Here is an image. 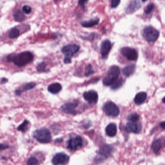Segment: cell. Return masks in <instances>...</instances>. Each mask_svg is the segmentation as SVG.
<instances>
[{"label": "cell", "instance_id": "obj_2", "mask_svg": "<svg viewBox=\"0 0 165 165\" xmlns=\"http://www.w3.org/2000/svg\"><path fill=\"white\" fill-rule=\"evenodd\" d=\"M120 74V69L118 66L114 65L111 66L103 80L104 85L106 86L112 85L118 80Z\"/></svg>", "mask_w": 165, "mask_h": 165}, {"label": "cell", "instance_id": "obj_30", "mask_svg": "<svg viewBox=\"0 0 165 165\" xmlns=\"http://www.w3.org/2000/svg\"><path fill=\"white\" fill-rule=\"evenodd\" d=\"M94 73V71L92 69V66L91 64H89L86 66V72H85V75L86 76H89L93 74Z\"/></svg>", "mask_w": 165, "mask_h": 165}, {"label": "cell", "instance_id": "obj_7", "mask_svg": "<svg viewBox=\"0 0 165 165\" xmlns=\"http://www.w3.org/2000/svg\"><path fill=\"white\" fill-rule=\"evenodd\" d=\"M120 53L123 56L129 61H135L137 60L138 58V54L137 50L131 47H124L121 48Z\"/></svg>", "mask_w": 165, "mask_h": 165}, {"label": "cell", "instance_id": "obj_6", "mask_svg": "<svg viewBox=\"0 0 165 165\" xmlns=\"http://www.w3.org/2000/svg\"><path fill=\"white\" fill-rule=\"evenodd\" d=\"M103 110L106 115L109 116L116 117L120 114V109L115 103L108 101L104 105Z\"/></svg>", "mask_w": 165, "mask_h": 165}, {"label": "cell", "instance_id": "obj_20", "mask_svg": "<svg viewBox=\"0 0 165 165\" xmlns=\"http://www.w3.org/2000/svg\"><path fill=\"white\" fill-rule=\"evenodd\" d=\"M62 89V85L59 83H54L48 86V90L53 94L59 93Z\"/></svg>", "mask_w": 165, "mask_h": 165}, {"label": "cell", "instance_id": "obj_1", "mask_svg": "<svg viewBox=\"0 0 165 165\" xmlns=\"http://www.w3.org/2000/svg\"><path fill=\"white\" fill-rule=\"evenodd\" d=\"M34 56L29 51H24L16 55H10L7 57L9 62H12L14 64L19 66H25L33 60Z\"/></svg>", "mask_w": 165, "mask_h": 165}, {"label": "cell", "instance_id": "obj_28", "mask_svg": "<svg viewBox=\"0 0 165 165\" xmlns=\"http://www.w3.org/2000/svg\"><path fill=\"white\" fill-rule=\"evenodd\" d=\"M37 70L39 72H46V64L44 62H42L38 64L37 66Z\"/></svg>", "mask_w": 165, "mask_h": 165}, {"label": "cell", "instance_id": "obj_10", "mask_svg": "<svg viewBox=\"0 0 165 165\" xmlns=\"http://www.w3.org/2000/svg\"><path fill=\"white\" fill-rule=\"evenodd\" d=\"M112 47L111 41L108 39H105L102 41L100 48V53L103 59L107 58Z\"/></svg>", "mask_w": 165, "mask_h": 165}, {"label": "cell", "instance_id": "obj_37", "mask_svg": "<svg viewBox=\"0 0 165 165\" xmlns=\"http://www.w3.org/2000/svg\"><path fill=\"white\" fill-rule=\"evenodd\" d=\"M160 127H161L162 128H163V129L165 128V122H162L161 123H160Z\"/></svg>", "mask_w": 165, "mask_h": 165}, {"label": "cell", "instance_id": "obj_16", "mask_svg": "<svg viewBox=\"0 0 165 165\" xmlns=\"http://www.w3.org/2000/svg\"><path fill=\"white\" fill-rule=\"evenodd\" d=\"M100 19L98 18H94L91 19L89 20L82 21L80 24L83 27L86 28H91L99 24Z\"/></svg>", "mask_w": 165, "mask_h": 165}, {"label": "cell", "instance_id": "obj_29", "mask_svg": "<svg viewBox=\"0 0 165 165\" xmlns=\"http://www.w3.org/2000/svg\"><path fill=\"white\" fill-rule=\"evenodd\" d=\"M38 164V160L36 157L31 156L27 161L28 165H35Z\"/></svg>", "mask_w": 165, "mask_h": 165}, {"label": "cell", "instance_id": "obj_12", "mask_svg": "<svg viewBox=\"0 0 165 165\" xmlns=\"http://www.w3.org/2000/svg\"><path fill=\"white\" fill-rule=\"evenodd\" d=\"M141 124L137 122H130L126 124V131L128 133H134L135 134H138L141 130Z\"/></svg>", "mask_w": 165, "mask_h": 165}, {"label": "cell", "instance_id": "obj_15", "mask_svg": "<svg viewBox=\"0 0 165 165\" xmlns=\"http://www.w3.org/2000/svg\"><path fill=\"white\" fill-rule=\"evenodd\" d=\"M113 151L114 148L112 145L104 144L100 147L99 150V153L102 157L107 158L111 156Z\"/></svg>", "mask_w": 165, "mask_h": 165}, {"label": "cell", "instance_id": "obj_5", "mask_svg": "<svg viewBox=\"0 0 165 165\" xmlns=\"http://www.w3.org/2000/svg\"><path fill=\"white\" fill-rule=\"evenodd\" d=\"M33 137L36 141L41 143H48L51 141L50 131L46 128L37 129L33 133Z\"/></svg>", "mask_w": 165, "mask_h": 165}, {"label": "cell", "instance_id": "obj_22", "mask_svg": "<svg viewBox=\"0 0 165 165\" xmlns=\"http://www.w3.org/2000/svg\"><path fill=\"white\" fill-rule=\"evenodd\" d=\"M162 147V141L161 138H158L152 142V148L155 153H158Z\"/></svg>", "mask_w": 165, "mask_h": 165}, {"label": "cell", "instance_id": "obj_34", "mask_svg": "<svg viewBox=\"0 0 165 165\" xmlns=\"http://www.w3.org/2000/svg\"><path fill=\"white\" fill-rule=\"evenodd\" d=\"M89 0H79L78 2V5L81 7H82V8L84 9L85 8V6Z\"/></svg>", "mask_w": 165, "mask_h": 165}, {"label": "cell", "instance_id": "obj_27", "mask_svg": "<svg viewBox=\"0 0 165 165\" xmlns=\"http://www.w3.org/2000/svg\"><path fill=\"white\" fill-rule=\"evenodd\" d=\"M155 7V4H153V3H150V4H148L144 9V13H145L146 15H149L152 12L153 10L154 9Z\"/></svg>", "mask_w": 165, "mask_h": 165}, {"label": "cell", "instance_id": "obj_26", "mask_svg": "<svg viewBox=\"0 0 165 165\" xmlns=\"http://www.w3.org/2000/svg\"><path fill=\"white\" fill-rule=\"evenodd\" d=\"M20 35V31L16 28H13L9 33V36L11 38H15Z\"/></svg>", "mask_w": 165, "mask_h": 165}, {"label": "cell", "instance_id": "obj_17", "mask_svg": "<svg viewBox=\"0 0 165 165\" xmlns=\"http://www.w3.org/2000/svg\"><path fill=\"white\" fill-rule=\"evenodd\" d=\"M36 86V83L35 82H30L25 84L20 88V89L16 90L15 94L16 95H20L23 92L29 91L30 90L33 89Z\"/></svg>", "mask_w": 165, "mask_h": 165}, {"label": "cell", "instance_id": "obj_33", "mask_svg": "<svg viewBox=\"0 0 165 165\" xmlns=\"http://www.w3.org/2000/svg\"><path fill=\"white\" fill-rule=\"evenodd\" d=\"M22 10L24 11V13L25 14H30L31 11V8L29 6H24L22 8Z\"/></svg>", "mask_w": 165, "mask_h": 165}, {"label": "cell", "instance_id": "obj_11", "mask_svg": "<svg viewBox=\"0 0 165 165\" xmlns=\"http://www.w3.org/2000/svg\"><path fill=\"white\" fill-rule=\"evenodd\" d=\"M69 160V156L63 152L56 153L52 159V163L54 165H64Z\"/></svg>", "mask_w": 165, "mask_h": 165}, {"label": "cell", "instance_id": "obj_21", "mask_svg": "<svg viewBox=\"0 0 165 165\" xmlns=\"http://www.w3.org/2000/svg\"><path fill=\"white\" fill-rule=\"evenodd\" d=\"M136 66L135 64L127 65L123 68L122 73L124 76L127 77H130L134 73L136 70Z\"/></svg>", "mask_w": 165, "mask_h": 165}, {"label": "cell", "instance_id": "obj_31", "mask_svg": "<svg viewBox=\"0 0 165 165\" xmlns=\"http://www.w3.org/2000/svg\"><path fill=\"white\" fill-rule=\"evenodd\" d=\"M121 0H111V7L112 8H115L120 5Z\"/></svg>", "mask_w": 165, "mask_h": 165}, {"label": "cell", "instance_id": "obj_24", "mask_svg": "<svg viewBox=\"0 0 165 165\" xmlns=\"http://www.w3.org/2000/svg\"><path fill=\"white\" fill-rule=\"evenodd\" d=\"M29 123V121L26 120H24L23 123L18 127L17 129L19 131H21L24 133L26 132L28 130Z\"/></svg>", "mask_w": 165, "mask_h": 165}, {"label": "cell", "instance_id": "obj_13", "mask_svg": "<svg viewBox=\"0 0 165 165\" xmlns=\"http://www.w3.org/2000/svg\"><path fill=\"white\" fill-rule=\"evenodd\" d=\"M84 98L87 102L91 104H95L97 102L98 95L95 91H89L85 92L83 94Z\"/></svg>", "mask_w": 165, "mask_h": 165}, {"label": "cell", "instance_id": "obj_35", "mask_svg": "<svg viewBox=\"0 0 165 165\" xmlns=\"http://www.w3.org/2000/svg\"><path fill=\"white\" fill-rule=\"evenodd\" d=\"M95 35V33H91L88 36H86V37H84L83 36V37H82V38L84 39L85 40H89V41H93V40H94Z\"/></svg>", "mask_w": 165, "mask_h": 165}, {"label": "cell", "instance_id": "obj_9", "mask_svg": "<svg viewBox=\"0 0 165 165\" xmlns=\"http://www.w3.org/2000/svg\"><path fill=\"white\" fill-rule=\"evenodd\" d=\"M78 102L77 101H72L70 102L64 104L61 107V110L66 114L75 115L77 113L76 108L78 106Z\"/></svg>", "mask_w": 165, "mask_h": 165}, {"label": "cell", "instance_id": "obj_19", "mask_svg": "<svg viewBox=\"0 0 165 165\" xmlns=\"http://www.w3.org/2000/svg\"><path fill=\"white\" fill-rule=\"evenodd\" d=\"M116 125L114 123H111L106 127V133L108 137H113L117 134Z\"/></svg>", "mask_w": 165, "mask_h": 165}, {"label": "cell", "instance_id": "obj_32", "mask_svg": "<svg viewBox=\"0 0 165 165\" xmlns=\"http://www.w3.org/2000/svg\"><path fill=\"white\" fill-rule=\"evenodd\" d=\"M122 80H119L118 82H116L115 83L113 84V86H112V89L113 90H116L117 89H118L122 85Z\"/></svg>", "mask_w": 165, "mask_h": 165}, {"label": "cell", "instance_id": "obj_18", "mask_svg": "<svg viewBox=\"0 0 165 165\" xmlns=\"http://www.w3.org/2000/svg\"><path fill=\"white\" fill-rule=\"evenodd\" d=\"M147 94L145 92H140L136 95L134 98V102L136 105H140L144 103L147 99Z\"/></svg>", "mask_w": 165, "mask_h": 165}, {"label": "cell", "instance_id": "obj_23", "mask_svg": "<svg viewBox=\"0 0 165 165\" xmlns=\"http://www.w3.org/2000/svg\"><path fill=\"white\" fill-rule=\"evenodd\" d=\"M14 20L17 22H22L25 20L26 17L24 13L21 11L17 10L14 13Z\"/></svg>", "mask_w": 165, "mask_h": 165}, {"label": "cell", "instance_id": "obj_38", "mask_svg": "<svg viewBox=\"0 0 165 165\" xmlns=\"http://www.w3.org/2000/svg\"><path fill=\"white\" fill-rule=\"evenodd\" d=\"M8 80H7V79H2L1 80V82L2 83H6V82H7Z\"/></svg>", "mask_w": 165, "mask_h": 165}, {"label": "cell", "instance_id": "obj_4", "mask_svg": "<svg viewBox=\"0 0 165 165\" xmlns=\"http://www.w3.org/2000/svg\"><path fill=\"white\" fill-rule=\"evenodd\" d=\"M142 35L147 42H156L159 36V31L152 26H148L142 31Z\"/></svg>", "mask_w": 165, "mask_h": 165}, {"label": "cell", "instance_id": "obj_14", "mask_svg": "<svg viewBox=\"0 0 165 165\" xmlns=\"http://www.w3.org/2000/svg\"><path fill=\"white\" fill-rule=\"evenodd\" d=\"M141 5L138 0H130L126 9L127 14H132L140 9Z\"/></svg>", "mask_w": 165, "mask_h": 165}, {"label": "cell", "instance_id": "obj_3", "mask_svg": "<svg viewBox=\"0 0 165 165\" xmlns=\"http://www.w3.org/2000/svg\"><path fill=\"white\" fill-rule=\"evenodd\" d=\"M80 49V46L76 44H68L62 48V52L65 56L64 63L66 64L71 63V59Z\"/></svg>", "mask_w": 165, "mask_h": 165}, {"label": "cell", "instance_id": "obj_36", "mask_svg": "<svg viewBox=\"0 0 165 165\" xmlns=\"http://www.w3.org/2000/svg\"><path fill=\"white\" fill-rule=\"evenodd\" d=\"M8 148H9V146L8 145L0 143V151L7 149Z\"/></svg>", "mask_w": 165, "mask_h": 165}, {"label": "cell", "instance_id": "obj_39", "mask_svg": "<svg viewBox=\"0 0 165 165\" xmlns=\"http://www.w3.org/2000/svg\"><path fill=\"white\" fill-rule=\"evenodd\" d=\"M142 2H145L147 1L148 0H141Z\"/></svg>", "mask_w": 165, "mask_h": 165}, {"label": "cell", "instance_id": "obj_8", "mask_svg": "<svg viewBox=\"0 0 165 165\" xmlns=\"http://www.w3.org/2000/svg\"><path fill=\"white\" fill-rule=\"evenodd\" d=\"M83 141L81 137L77 136L75 137L71 138L68 142V149L71 151H75L79 149L82 146Z\"/></svg>", "mask_w": 165, "mask_h": 165}, {"label": "cell", "instance_id": "obj_25", "mask_svg": "<svg viewBox=\"0 0 165 165\" xmlns=\"http://www.w3.org/2000/svg\"><path fill=\"white\" fill-rule=\"evenodd\" d=\"M139 115L136 112L130 113L127 117V119L130 122H137L139 120Z\"/></svg>", "mask_w": 165, "mask_h": 165}]
</instances>
